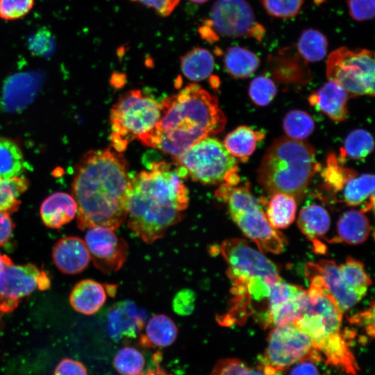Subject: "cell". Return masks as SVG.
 Listing matches in <instances>:
<instances>
[{"label":"cell","instance_id":"cell-31","mask_svg":"<svg viewBox=\"0 0 375 375\" xmlns=\"http://www.w3.org/2000/svg\"><path fill=\"white\" fill-rule=\"evenodd\" d=\"M25 167L23 153L19 146L10 139L0 137V177L20 176Z\"/></svg>","mask_w":375,"mask_h":375},{"label":"cell","instance_id":"cell-41","mask_svg":"<svg viewBox=\"0 0 375 375\" xmlns=\"http://www.w3.org/2000/svg\"><path fill=\"white\" fill-rule=\"evenodd\" d=\"M28 46L33 54L49 56L55 51L56 40L51 32L46 28H42L29 37Z\"/></svg>","mask_w":375,"mask_h":375},{"label":"cell","instance_id":"cell-21","mask_svg":"<svg viewBox=\"0 0 375 375\" xmlns=\"http://www.w3.org/2000/svg\"><path fill=\"white\" fill-rule=\"evenodd\" d=\"M77 204L72 195L57 192L42 203L40 214L44 224L50 228H60L71 222L76 215Z\"/></svg>","mask_w":375,"mask_h":375},{"label":"cell","instance_id":"cell-17","mask_svg":"<svg viewBox=\"0 0 375 375\" xmlns=\"http://www.w3.org/2000/svg\"><path fill=\"white\" fill-rule=\"evenodd\" d=\"M52 258L57 268L66 274L82 272L91 260L85 241L76 236L60 239L53 247Z\"/></svg>","mask_w":375,"mask_h":375},{"label":"cell","instance_id":"cell-49","mask_svg":"<svg viewBox=\"0 0 375 375\" xmlns=\"http://www.w3.org/2000/svg\"><path fill=\"white\" fill-rule=\"evenodd\" d=\"M15 224L6 212H0V247L4 245L11 238Z\"/></svg>","mask_w":375,"mask_h":375},{"label":"cell","instance_id":"cell-15","mask_svg":"<svg viewBox=\"0 0 375 375\" xmlns=\"http://www.w3.org/2000/svg\"><path fill=\"white\" fill-rule=\"evenodd\" d=\"M147 312L131 301L112 305L107 315L109 335L115 342L135 339L143 328Z\"/></svg>","mask_w":375,"mask_h":375},{"label":"cell","instance_id":"cell-16","mask_svg":"<svg viewBox=\"0 0 375 375\" xmlns=\"http://www.w3.org/2000/svg\"><path fill=\"white\" fill-rule=\"evenodd\" d=\"M306 268L317 274L342 313L355 306L361 299L344 282L339 265L330 260L308 262Z\"/></svg>","mask_w":375,"mask_h":375},{"label":"cell","instance_id":"cell-32","mask_svg":"<svg viewBox=\"0 0 375 375\" xmlns=\"http://www.w3.org/2000/svg\"><path fill=\"white\" fill-rule=\"evenodd\" d=\"M297 47L298 52L305 60L318 62L326 55L328 40L321 31L308 28L300 35Z\"/></svg>","mask_w":375,"mask_h":375},{"label":"cell","instance_id":"cell-1","mask_svg":"<svg viewBox=\"0 0 375 375\" xmlns=\"http://www.w3.org/2000/svg\"><path fill=\"white\" fill-rule=\"evenodd\" d=\"M128 164L113 149L90 150L76 165L72 196L81 230L93 226L115 229L128 213Z\"/></svg>","mask_w":375,"mask_h":375},{"label":"cell","instance_id":"cell-47","mask_svg":"<svg viewBox=\"0 0 375 375\" xmlns=\"http://www.w3.org/2000/svg\"><path fill=\"white\" fill-rule=\"evenodd\" d=\"M350 322L353 324L364 327L369 336L374 337V305L372 302L370 308L365 311L356 313L350 319Z\"/></svg>","mask_w":375,"mask_h":375},{"label":"cell","instance_id":"cell-3","mask_svg":"<svg viewBox=\"0 0 375 375\" xmlns=\"http://www.w3.org/2000/svg\"><path fill=\"white\" fill-rule=\"evenodd\" d=\"M160 102L159 120L138 139L174 157L225 127L226 118L217 97L197 84H189Z\"/></svg>","mask_w":375,"mask_h":375},{"label":"cell","instance_id":"cell-42","mask_svg":"<svg viewBox=\"0 0 375 375\" xmlns=\"http://www.w3.org/2000/svg\"><path fill=\"white\" fill-rule=\"evenodd\" d=\"M35 0H0V17L14 20L25 16L34 5Z\"/></svg>","mask_w":375,"mask_h":375},{"label":"cell","instance_id":"cell-50","mask_svg":"<svg viewBox=\"0 0 375 375\" xmlns=\"http://www.w3.org/2000/svg\"><path fill=\"white\" fill-rule=\"evenodd\" d=\"M12 260L6 255L0 253V271L3 269L5 265L12 262Z\"/></svg>","mask_w":375,"mask_h":375},{"label":"cell","instance_id":"cell-4","mask_svg":"<svg viewBox=\"0 0 375 375\" xmlns=\"http://www.w3.org/2000/svg\"><path fill=\"white\" fill-rule=\"evenodd\" d=\"M219 250L228 265L233 294L230 309L220 319L226 326L242 324L252 314L253 303L265 301L272 285L281 278L276 265L243 239H227Z\"/></svg>","mask_w":375,"mask_h":375},{"label":"cell","instance_id":"cell-36","mask_svg":"<svg viewBox=\"0 0 375 375\" xmlns=\"http://www.w3.org/2000/svg\"><path fill=\"white\" fill-rule=\"evenodd\" d=\"M356 174L354 170L342 166L333 154L328 156L326 167L322 173L325 186L335 194H338L349 178Z\"/></svg>","mask_w":375,"mask_h":375},{"label":"cell","instance_id":"cell-37","mask_svg":"<svg viewBox=\"0 0 375 375\" xmlns=\"http://www.w3.org/2000/svg\"><path fill=\"white\" fill-rule=\"evenodd\" d=\"M113 365L121 375H140L144 367L145 360L137 349L124 347L115 353Z\"/></svg>","mask_w":375,"mask_h":375},{"label":"cell","instance_id":"cell-46","mask_svg":"<svg viewBox=\"0 0 375 375\" xmlns=\"http://www.w3.org/2000/svg\"><path fill=\"white\" fill-rule=\"evenodd\" d=\"M53 375H88L85 365L72 358L62 359L55 368Z\"/></svg>","mask_w":375,"mask_h":375},{"label":"cell","instance_id":"cell-27","mask_svg":"<svg viewBox=\"0 0 375 375\" xmlns=\"http://www.w3.org/2000/svg\"><path fill=\"white\" fill-rule=\"evenodd\" d=\"M223 62L227 73L235 78L250 76L260 65V59L256 54L238 46H232L226 49Z\"/></svg>","mask_w":375,"mask_h":375},{"label":"cell","instance_id":"cell-20","mask_svg":"<svg viewBox=\"0 0 375 375\" xmlns=\"http://www.w3.org/2000/svg\"><path fill=\"white\" fill-rule=\"evenodd\" d=\"M349 94L338 83L328 81L308 97L309 103L331 119L344 120L348 110Z\"/></svg>","mask_w":375,"mask_h":375},{"label":"cell","instance_id":"cell-5","mask_svg":"<svg viewBox=\"0 0 375 375\" xmlns=\"http://www.w3.org/2000/svg\"><path fill=\"white\" fill-rule=\"evenodd\" d=\"M305 272L310 283L301 313L292 324L311 338L327 365L349 375H358L359 367L347 338L342 333L343 313L320 277L310 270Z\"/></svg>","mask_w":375,"mask_h":375},{"label":"cell","instance_id":"cell-51","mask_svg":"<svg viewBox=\"0 0 375 375\" xmlns=\"http://www.w3.org/2000/svg\"><path fill=\"white\" fill-rule=\"evenodd\" d=\"M140 375H167L162 370H161L160 368L158 369V372L156 373V372H153L152 371H150L149 372H147V374H140Z\"/></svg>","mask_w":375,"mask_h":375},{"label":"cell","instance_id":"cell-12","mask_svg":"<svg viewBox=\"0 0 375 375\" xmlns=\"http://www.w3.org/2000/svg\"><path fill=\"white\" fill-rule=\"evenodd\" d=\"M203 24L218 38L248 36L260 42L265 33L246 0H217L211 8L210 19Z\"/></svg>","mask_w":375,"mask_h":375},{"label":"cell","instance_id":"cell-7","mask_svg":"<svg viewBox=\"0 0 375 375\" xmlns=\"http://www.w3.org/2000/svg\"><path fill=\"white\" fill-rule=\"evenodd\" d=\"M215 194L226 204L233 221L260 251L279 253L283 250V236L269 224L247 183L242 186L220 185Z\"/></svg>","mask_w":375,"mask_h":375},{"label":"cell","instance_id":"cell-13","mask_svg":"<svg viewBox=\"0 0 375 375\" xmlns=\"http://www.w3.org/2000/svg\"><path fill=\"white\" fill-rule=\"evenodd\" d=\"M50 286L48 274L33 264L5 265L0 271V312L14 311L35 290H46Z\"/></svg>","mask_w":375,"mask_h":375},{"label":"cell","instance_id":"cell-19","mask_svg":"<svg viewBox=\"0 0 375 375\" xmlns=\"http://www.w3.org/2000/svg\"><path fill=\"white\" fill-rule=\"evenodd\" d=\"M297 224L309 239L316 253H324L325 244L321 241L329 230L331 219L327 210L316 203L305 206L299 212Z\"/></svg>","mask_w":375,"mask_h":375},{"label":"cell","instance_id":"cell-26","mask_svg":"<svg viewBox=\"0 0 375 375\" xmlns=\"http://www.w3.org/2000/svg\"><path fill=\"white\" fill-rule=\"evenodd\" d=\"M264 138L262 132L254 131L247 126H241L226 135L224 145L233 156L246 162L254 152L257 143Z\"/></svg>","mask_w":375,"mask_h":375},{"label":"cell","instance_id":"cell-30","mask_svg":"<svg viewBox=\"0 0 375 375\" xmlns=\"http://www.w3.org/2000/svg\"><path fill=\"white\" fill-rule=\"evenodd\" d=\"M28 185V179L22 175L0 177V212L10 215L17 211L21 205L20 197Z\"/></svg>","mask_w":375,"mask_h":375},{"label":"cell","instance_id":"cell-2","mask_svg":"<svg viewBox=\"0 0 375 375\" xmlns=\"http://www.w3.org/2000/svg\"><path fill=\"white\" fill-rule=\"evenodd\" d=\"M172 167L153 162L147 170L129 174L128 226L148 244L181 221L188 205V190Z\"/></svg>","mask_w":375,"mask_h":375},{"label":"cell","instance_id":"cell-39","mask_svg":"<svg viewBox=\"0 0 375 375\" xmlns=\"http://www.w3.org/2000/svg\"><path fill=\"white\" fill-rule=\"evenodd\" d=\"M265 11L272 17L289 19L301 11L304 0H261Z\"/></svg>","mask_w":375,"mask_h":375},{"label":"cell","instance_id":"cell-40","mask_svg":"<svg viewBox=\"0 0 375 375\" xmlns=\"http://www.w3.org/2000/svg\"><path fill=\"white\" fill-rule=\"evenodd\" d=\"M210 375H267L260 368L254 369L242 360L228 358L219 360Z\"/></svg>","mask_w":375,"mask_h":375},{"label":"cell","instance_id":"cell-11","mask_svg":"<svg viewBox=\"0 0 375 375\" xmlns=\"http://www.w3.org/2000/svg\"><path fill=\"white\" fill-rule=\"evenodd\" d=\"M317 351L311 338L294 324L276 326L269 334L258 367L267 375H276Z\"/></svg>","mask_w":375,"mask_h":375},{"label":"cell","instance_id":"cell-33","mask_svg":"<svg viewBox=\"0 0 375 375\" xmlns=\"http://www.w3.org/2000/svg\"><path fill=\"white\" fill-rule=\"evenodd\" d=\"M339 268L347 286L362 299L372 284L362 263L349 256Z\"/></svg>","mask_w":375,"mask_h":375},{"label":"cell","instance_id":"cell-44","mask_svg":"<svg viewBox=\"0 0 375 375\" xmlns=\"http://www.w3.org/2000/svg\"><path fill=\"white\" fill-rule=\"evenodd\" d=\"M323 360H325L320 352L317 351L293 365L289 375H328L324 374L317 367Z\"/></svg>","mask_w":375,"mask_h":375},{"label":"cell","instance_id":"cell-52","mask_svg":"<svg viewBox=\"0 0 375 375\" xmlns=\"http://www.w3.org/2000/svg\"><path fill=\"white\" fill-rule=\"evenodd\" d=\"M190 1H191L192 2H194V3H203L206 2L208 0H190Z\"/></svg>","mask_w":375,"mask_h":375},{"label":"cell","instance_id":"cell-38","mask_svg":"<svg viewBox=\"0 0 375 375\" xmlns=\"http://www.w3.org/2000/svg\"><path fill=\"white\" fill-rule=\"evenodd\" d=\"M276 94L274 83L265 76L254 78L249 87V95L254 104L259 106H267Z\"/></svg>","mask_w":375,"mask_h":375},{"label":"cell","instance_id":"cell-23","mask_svg":"<svg viewBox=\"0 0 375 375\" xmlns=\"http://www.w3.org/2000/svg\"><path fill=\"white\" fill-rule=\"evenodd\" d=\"M338 194L340 202L350 206L362 205L360 210L362 212L370 210L374 203V174H356L349 178Z\"/></svg>","mask_w":375,"mask_h":375},{"label":"cell","instance_id":"cell-25","mask_svg":"<svg viewBox=\"0 0 375 375\" xmlns=\"http://www.w3.org/2000/svg\"><path fill=\"white\" fill-rule=\"evenodd\" d=\"M178 335V328L174 321L163 314L150 318L144 334L140 338V344L144 347H166L172 344Z\"/></svg>","mask_w":375,"mask_h":375},{"label":"cell","instance_id":"cell-29","mask_svg":"<svg viewBox=\"0 0 375 375\" xmlns=\"http://www.w3.org/2000/svg\"><path fill=\"white\" fill-rule=\"evenodd\" d=\"M297 207V201L293 197L284 193H275L272 194L265 214L274 229L285 228L294 222Z\"/></svg>","mask_w":375,"mask_h":375},{"label":"cell","instance_id":"cell-9","mask_svg":"<svg viewBox=\"0 0 375 375\" xmlns=\"http://www.w3.org/2000/svg\"><path fill=\"white\" fill-rule=\"evenodd\" d=\"M161 115V102L140 90L123 94L113 105L110 121V140L121 153L134 139L150 131Z\"/></svg>","mask_w":375,"mask_h":375},{"label":"cell","instance_id":"cell-14","mask_svg":"<svg viewBox=\"0 0 375 375\" xmlns=\"http://www.w3.org/2000/svg\"><path fill=\"white\" fill-rule=\"evenodd\" d=\"M85 242L94 266L103 273L117 272L126 260L128 245L114 229L99 226L88 228Z\"/></svg>","mask_w":375,"mask_h":375},{"label":"cell","instance_id":"cell-22","mask_svg":"<svg viewBox=\"0 0 375 375\" xmlns=\"http://www.w3.org/2000/svg\"><path fill=\"white\" fill-rule=\"evenodd\" d=\"M40 77L36 74L24 73L10 77L4 86L3 103L8 110L24 108L35 96Z\"/></svg>","mask_w":375,"mask_h":375},{"label":"cell","instance_id":"cell-43","mask_svg":"<svg viewBox=\"0 0 375 375\" xmlns=\"http://www.w3.org/2000/svg\"><path fill=\"white\" fill-rule=\"evenodd\" d=\"M349 13L356 22L372 19L375 12V0H347Z\"/></svg>","mask_w":375,"mask_h":375},{"label":"cell","instance_id":"cell-8","mask_svg":"<svg viewBox=\"0 0 375 375\" xmlns=\"http://www.w3.org/2000/svg\"><path fill=\"white\" fill-rule=\"evenodd\" d=\"M174 158L181 178L189 176L203 184L231 186L240 181L235 158L216 138H203Z\"/></svg>","mask_w":375,"mask_h":375},{"label":"cell","instance_id":"cell-10","mask_svg":"<svg viewBox=\"0 0 375 375\" xmlns=\"http://www.w3.org/2000/svg\"><path fill=\"white\" fill-rule=\"evenodd\" d=\"M326 76L340 85L350 97L374 94V53L368 49L341 47L328 56Z\"/></svg>","mask_w":375,"mask_h":375},{"label":"cell","instance_id":"cell-6","mask_svg":"<svg viewBox=\"0 0 375 375\" xmlns=\"http://www.w3.org/2000/svg\"><path fill=\"white\" fill-rule=\"evenodd\" d=\"M319 169L316 152L310 144L282 137L274 140L265 152L258 168V181L267 192L287 194L299 201Z\"/></svg>","mask_w":375,"mask_h":375},{"label":"cell","instance_id":"cell-45","mask_svg":"<svg viewBox=\"0 0 375 375\" xmlns=\"http://www.w3.org/2000/svg\"><path fill=\"white\" fill-rule=\"evenodd\" d=\"M196 294L190 289L180 290L173 299L172 306L175 312L180 315H190L195 306Z\"/></svg>","mask_w":375,"mask_h":375},{"label":"cell","instance_id":"cell-35","mask_svg":"<svg viewBox=\"0 0 375 375\" xmlns=\"http://www.w3.org/2000/svg\"><path fill=\"white\" fill-rule=\"evenodd\" d=\"M373 149L374 139L371 133L366 130L358 128L347 136L342 156L353 160H362L370 154Z\"/></svg>","mask_w":375,"mask_h":375},{"label":"cell","instance_id":"cell-48","mask_svg":"<svg viewBox=\"0 0 375 375\" xmlns=\"http://www.w3.org/2000/svg\"><path fill=\"white\" fill-rule=\"evenodd\" d=\"M139 1L152 8L158 15L167 17L169 15L178 4L180 0H131Z\"/></svg>","mask_w":375,"mask_h":375},{"label":"cell","instance_id":"cell-18","mask_svg":"<svg viewBox=\"0 0 375 375\" xmlns=\"http://www.w3.org/2000/svg\"><path fill=\"white\" fill-rule=\"evenodd\" d=\"M116 286L114 285H102L92 279L81 280L73 288L69 295V303L76 312L91 315L104 304L107 294H114Z\"/></svg>","mask_w":375,"mask_h":375},{"label":"cell","instance_id":"cell-34","mask_svg":"<svg viewBox=\"0 0 375 375\" xmlns=\"http://www.w3.org/2000/svg\"><path fill=\"white\" fill-rule=\"evenodd\" d=\"M283 127L288 138L303 140L312 133L315 122L312 117L306 112L293 110L285 115L283 121Z\"/></svg>","mask_w":375,"mask_h":375},{"label":"cell","instance_id":"cell-24","mask_svg":"<svg viewBox=\"0 0 375 375\" xmlns=\"http://www.w3.org/2000/svg\"><path fill=\"white\" fill-rule=\"evenodd\" d=\"M369 233V222L364 212L351 210L345 212L339 218L336 235L328 242L358 244L367 239Z\"/></svg>","mask_w":375,"mask_h":375},{"label":"cell","instance_id":"cell-28","mask_svg":"<svg viewBox=\"0 0 375 375\" xmlns=\"http://www.w3.org/2000/svg\"><path fill=\"white\" fill-rule=\"evenodd\" d=\"M214 66V58L205 48L194 47L181 57V72L191 81L206 79L212 74Z\"/></svg>","mask_w":375,"mask_h":375}]
</instances>
